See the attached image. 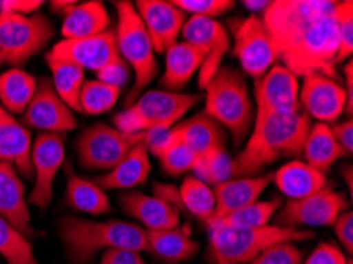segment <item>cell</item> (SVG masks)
Returning a JSON list of instances; mask_svg holds the SVG:
<instances>
[{"label": "cell", "instance_id": "cell-1", "mask_svg": "<svg viewBox=\"0 0 353 264\" xmlns=\"http://www.w3.org/2000/svg\"><path fill=\"white\" fill-rule=\"evenodd\" d=\"M311 117L303 110L293 112H256L254 130L236 159L234 177L259 176L274 161L299 157L306 143Z\"/></svg>", "mask_w": 353, "mask_h": 264}, {"label": "cell", "instance_id": "cell-2", "mask_svg": "<svg viewBox=\"0 0 353 264\" xmlns=\"http://www.w3.org/2000/svg\"><path fill=\"white\" fill-rule=\"evenodd\" d=\"M338 3L330 13L319 16L295 32L279 51L282 65L296 78L325 74L339 81L336 72L339 48Z\"/></svg>", "mask_w": 353, "mask_h": 264}, {"label": "cell", "instance_id": "cell-3", "mask_svg": "<svg viewBox=\"0 0 353 264\" xmlns=\"http://www.w3.org/2000/svg\"><path fill=\"white\" fill-rule=\"evenodd\" d=\"M59 233L67 255L74 264H85L100 250L148 252L146 230L132 222H94L63 217L59 225Z\"/></svg>", "mask_w": 353, "mask_h": 264}, {"label": "cell", "instance_id": "cell-4", "mask_svg": "<svg viewBox=\"0 0 353 264\" xmlns=\"http://www.w3.org/2000/svg\"><path fill=\"white\" fill-rule=\"evenodd\" d=\"M314 233L279 225L236 228L222 223L210 225L211 255L216 264H248L261 252L282 242L312 239Z\"/></svg>", "mask_w": 353, "mask_h": 264}, {"label": "cell", "instance_id": "cell-5", "mask_svg": "<svg viewBox=\"0 0 353 264\" xmlns=\"http://www.w3.org/2000/svg\"><path fill=\"white\" fill-rule=\"evenodd\" d=\"M205 90V112L230 132L234 144H239L254 123V105L243 74L238 70L221 67Z\"/></svg>", "mask_w": 353, "mask_h": 264}, {"label": "cell", "instance_id": "cell-6", "mask_svg": "<svg viewBox=\"0 0 353 264\" xmlns=\"http://www.w3.org/2000/svg\"><path fill=\"white\" fill-rule=\"evenodd\" d=\"M200 101V95L148 90L114 117V127L124 133H156L174 127Z\"/></svg>", "mask_w": 353, "mask_h": 264}, {"label": "cell", "instance_id": "cell-7", "mask_svg": "<svg viewBox=\"0 0 353 264\" xmlns=\"http://www.w3.org/2000/svg\"><path fill=\"white\" fill-rule=\"evenodd\" d=\"M114 5L117 12V29L114 32L117 51L122 61L135 73V83L127 95V103H132L157 74L156 51L135 5L127 0Z\"/></svg>", "mask_w": 353, "mask_h": 264}, {"label": "cell", "instance_id": "cell-8", "mask_svg": "<svg viewBox=\"0 0 353 264\" xmlns=\"http://www.w3.org/2000/svg\"><path fill=\"white\" fill-rule=\"evenodd\" d=\"M54 35V26L43 14L0 12V61L14 68L40 52Z\"/></svg>", "mask_w": 353, "mask_h": 264}, {"label": "cell", "instance_id": "cell-9", "mask_svg": "<svg viewBox=\"0 0 353 264\" xmlns=\"http://www.w3.org/2000/svg\"><path fill=\"white\" fill-rule=\"evenodd\" d=\"M146 138L148 133H124L106 123H95L79 134L74 149L83 168L108 172Z\"/></svg>", "mask_w": 353, "mask_h": 264}, {"label": "cell", "instance_id": "cell-10", "mask_svg": "<svg viewBox=\"0 0 353 264\" xmlns=\"http://www.w3.org/2000/svg\"><path fill=\"white\" fill-rule=\"evenodd\" d=\"M233 54L241 63V68L255 81L263 77L276 65L279 54L274 46L270 32L266 30L261 18L249 16L232 23Z\"/></svg>", "mask_w": 353, "mask_h": 264}, {"label": "cell", "instance_id": "cell-11", "mask_svg": "<svg viewBox=\"0 0 353 264\" xmlns=\"http://www.w3.org/2000/svg\"><path fill=\"white\" fill-rule=\"evenodd\" d=\"M338 2L328 0H276L263 12V24L270 32L277 54L288 39L301 27L325 13H330Z\"/></svg>", "mask_w": 353, "mask_h": 264}, {"label": "cell", "instance_id": "cell-12", "mask_svg": "<svg viewBox=\"0 0 353 264\" xmlns=\"http://www.w3.org/2000/svg\"><path fill=\"white\" fill-rule=\"evenodd\" d=\"M181 34L184 41L203 52V62L198 70V88L205 89L221 68L223 56L230 51L228 30L217 19L192 16L184 23Z\"/></svg>", "mask_w": 353, "mask_h": 264}, {"label": "cell", "instance_id": "cell-13", "mask_svg": "<svg viewBox=\"0 0 353 264\" xmlns=\"http://www.w3.org/2000/svg\"><path fill=\"white\" fill-rule=\"evenodd\" d=\"M349 206L344 195L326 185L320 192L301 199H288L277 215V225L285 228L295 226H331L341 212Z\"/></svg>", "mask_w": 353, "mask_h": 264}, {"label": "cell", "instance_id": "cell-14", "mask_svg": "<svg viewBox=\"0 0 353 264\" xmlns=\"http://www.w3.org/2000/svg\"><path fill=\"white\" fill-rule=\"evenodd\" d=\"M30 161L35 184L29 195V203L45 209L52 198V187H54L57 172L65 161L62 134L39 133V136L32 143Z\"/></svg>", "mask_w": 353, "mask_h": 264}, {"label": "cell", "instance_id": "cell-15", "mask_svg": "<svg viewBox=\"0 0 353 264\" xmlns=\"http://www.w3.org/2000/svg\"><path fill=\"white\" fill-rule=\"evenodd\" d=\"M23 122L41 133H65L77 127L73 111L59 99L51 81L43 78L24 111Z\"/></svg>", "mask_w": 353, "mask_h": 264}, {"label": "cell", "instance_id": "cell-16", "mask_svg": "<svg viewBox=\"0 0 353 264\" xmlns=\"http://www.w3.org/2000/svg\"><path fill=\"white\" fill-rule=\"evenodd\" d=\"M299 88V106L309 117L328 123L339 119L347 108V94L339 81L325 74H309Z\"/></svg>", "mask_w": 353, "mask_h": 264}, {"label": "cell", "instance_id": "cell-17", "mask_svg": "<svg viewBox=\"0 0 353 264\" xmlns=\"http://www.w3.org/2000/svg\"><path fill=\"white\" fill-rule=\"evenodd\" d=\"M299 78L282 63L272 65L255 81L256 112L299 111Z\"/></svg>", "mask_w": 353, "mask_h": 264}, {"label": "cell", "instance_id": "cell-18", "mask_svg": "<svg viewBox=\"0 0 353 264\" xmlns=\"http://www.w3.org/2000/svg\"><path fill=\"white\" fill-rule=\"evenodd\" d=\"M50 54L73 62L83 70L99 73L111 63L121 61L114 32L106 30L103 34L88 37L79 40H62L52 48Z\"/></svg>", "mask_w": 353, "mask_h": 264}, {"label": "cell", "instance_id": "cell-19", "mask_svg": "<svg viewBox=\"0 0 353 264\" xmlns=\"http://www.w3.org/2000/svg\"><path fill=\"white\" fill-rule=\"evenodd\" d=\"M133 5L152 41L154 51L165 54L174 43H178L185 23L184 12L165 0H138Z\"/></svg>", "mask_w": 353, "mask_h": 264}, {"label": "cell", "instance_id": "cell-20", "mask_svg": "<svg viewBox=\"0 0 353 264\" xmlns=\"http://www.w3.org/2000/svg\"><path fill=\"white\" fill-rule=\"evenodd\" d=\"M154 134L165 143L184 144L196 155V159L214 149L225 148V132L205 111L189 121L176 123L167 132H156Z\"/></svg>", "mask_w": 353, "mask_h": 264}, {"label": "cell", "instance_id": "cell-21", "mask_svg": "<svg viewBox=\"0 0 353 264\" xmlns=\"http://www.w3.org/2000/svg\"><path fill=\"white\" fill-rule=\"evenodd\" d=\"M271 182L272 174H259L250 177H233V179L212 187L216 209L206 225L217 222L225 215L259 201L260 195L268 188Z\"/></svg>", "mask_w": 353, "mask_h": 264}, {"label": "cell", "instance_id": "cell-22", "mask_svg": "<svg viewBox=\"0 0 353 264\" xmlns=\"http://www.w3.org/2000/svg\"><path fill=\"white\" fill-rule=\"evenodd\" d=\"M30 132L0 105V161L13 165L24 177H34Z\"/></svg>", "mask_w": 353, "mask_h": 264}, {"label": "cell", "instance_id": "cell-23", "mask_svg": "<svg viewBox=\"0 0 353 264\" xmlns=\"http://www.w3.org/2000/svg\"><path fill=\"white\" fill-rule=\"evenodd\" d=\"M0 217L21 233L30 234V212L26 188L13 165L0 161Z\"/></svg>", "mask_w": 353, "mask_h": 264}, {"label": "cell", "instance_id": "cell-24", "mask_svg": "<svg viewBox=\"0 0 353 264\" xmlns=\"http://www.w3.org/2000/svg\"><path fill=\"white\" fill-rule=\"evenodd\" d=\"M121 207L128 217L146 226V231L170 230L179 225V211L156 195L128 192L119 198Z\"/></svg>", "mask_w": 353, "mask_h": 264}, {"label": "cell", "instance_id": "cell-25", "mask_svg": "<svg viewBox=\"0 0 353 264\" xmlns=\"http://www.w3.org/2000/svg\"><path fill=\"white\" fill-rule=\"evenodd\" d=\"M148 139V138H146ZM146 139L138 143L113 170L105 172L94 182L101 190H116V188H133L141 185L151 174V160Z\"/></svg>", "mask_w": 353, "mask_h": 264}, {"label": "cell", "instance_id": "cell-26", "mask_svg": "<svg viewBox=\"0 0 353 264\" xmlns=\"http://www.w3.org/2000/svg\"><path fill=\"white\" fill-rule=\"evenodd\" d=\"M272 182L288 199H301L325 188L326 176L306 161L292 160L272 172Z\"/></svg>", "mask_w": 353, "mask_h": 264}, {"label": "cell", "instance_id": "cell-27", "mask_svg": "<svg viewBox=\"0 0 353 264\" xmlns=\"http://www.w3.org/2000/svg\"><path fill=\"white\" fill-rule=\"evenodd\" d=\"M110 14L105 5L99 0L77 3L70 13L63 16L62 35L63 40H79L94 37L108 30Z\"/></svg>", "mask_w": 353, "mask_h": 264}, {"label": "cell", "instance_id": "cell-28", "mask_svg": "<svg viewBox=\"0 0 353 264\" xmlns=\"http://www.w3.org/2000/svg\"><path fill=\"white\" fill-rule=\"evenodd\" d=\"M203 52L187 41L174 43L165 52V72L160 84L171 92L183 89L190 78L200 70Z\"/></svg>", "mask_w": 353, "mask_h": 264}, {"label": "cell", "instance_id": "cell-29", "mask_svg": "<svg viewBox=\"0 0 353 264\" xmlns=\"http://www.w3.org/2000/svg\"><path fill=\"white\" fill-rule=\"evenodd\" d=\"M306 163L312 168L326 172L341 157H345L344 149L336 141L330 125L317 122L311 125L303 148Z\"/></svg>", "mask_w": 353, "mask_h": 264}, {"label": "cell", "instance_id": "cell-30", "mask_svg": "<svg viewBox=\"0 0 353 264\" xmlns=\"http://www.w3.org/2000/svg\"><path fill=\"white\" fill-rule=\"evenodd\" d=\"M146 239L148 252L168 261L192 260L198 252V242L192 239L179 225L170 230L146 231Z\"/></svg>", "mask_w": 353, "mask_h": 264}, {"label": "cell", "instance_id": "cell-31", "mask_svg": "<svg viewBox=\"0 0 353 264\" xmlns=\"http://www.w3.org/2000/svg\"><path fill=\"white\" fill-rule=\"evenodd\" d=\"M65 196L68 206L79 212L100 215L111 209L110 199L105 190H101L94 181L79 177L70 166L67 168Z\"/></svg>", "mask_w": 353, "mask_h": 264}, {"label": "cell", "instance_id": "cell-32", "mask_svg": "<svg viewBox=\"0 0 353 264\" xmlns=\"http://www.w3.org/2000/svg\"><path fill=\"white\" fill-rule=\"evenodd\" d=\"M37 90V79L21 68H10L0 74V105L10 114L24 112Z\"/></svg>", "mask_w": 353, "mask_h": 264}, {"label": "cell", "instance_id": "cell-33", "mask_svg": "<svg viewBox=\"0 0 353 264\" xmlns=\"http://www.w3.org/2000/svg\"><path fill=\"white\" fill-rule=\"evenodd\" d=\"M46 62L52 73V88L70 110L79 111V92L84 84V70L65 59L46 54Z\"/></svg>", "mask_w": 353, "mask_h": 264}, {"label": "cell", "instance_id": "cell-34", "mask_svg": "<svg viewBox=\"0 0 353 264\" xmlns=\"http://www.w3.org/2000/svg\"><path fill=\"white\" fill-rule=\"evenodd\" d=\"M181 204L184 211H189L194 217L208 222L216 209L212 187L205 184L195 176H187L183 185L179 187Z\"/></svg>", "mask_w": 353, "mask_h": 264}, {"label": "cell", "instance_id": "cell-35", "mask_svg": "<svg viewBox=\"0 0 353 264\" xmlns=\"http://www.w3.org/2000/svg\"><path fill=\"white\" fill-rule=\"evenodd\" d=\"M0 255L7 264H39L30 241L12 223L0 217Z\"/></svg>", "mask_w": 353, "mask_h": 264}, {"label": "cell", "instance_id": "cell-36", "mask_svg": "<svg viewBox=\"0 0 353 264\" xmlns=\"http://www.w3.org/2000/svg\"><path fill=\"white\" fill-rule=\"evenodd\" d=\"M195 177L208 185L216 187L234 177L233 159L230 157L227 149H214L203 157L196 159L194 166Z\"/></svg>", "mask_w": 353, "mask_h": 264}, {"label": "cell", "instance_id": "cell-37", "mask_svg": "<svg viewBox=\"0 0 353 264\" xmlns=\"http://www.w3.org/2000/svg\"><path fill=\"white\" fill-rule=\"evenodd\" d=\"M119 94L121 88L106 84L103 81H84L81 92H79V111L92 116L110 111L116 105Z\"/></svg>", "mask_w": 353, "mask_h": 264}, {"label": "cell", "instance_id": "cell-38", "mask_svg": "<svg viewBox=\"0 0 353 264\" xmlns=\"http://www.w3.org/2000/svg\"><path fill=\"white\" fill-rule=\"evenodd\" d=\"M279 207V198L270 199V201H255L252 204H249V206L241 207L238 211L225 215V217H222L221 220H217V222L214 223L236 226V228H259V226L270 225V220L274 217V214Z\"/></svg>", "mask_w": 353, "mask_h": 264}, {"label": "cell", "instance_id": "cell-39", "mask_svg": "<svg viewBox=\"0 0 353 264\" xmlns=\"http://www.w3.org/2000/svg\"><path fill=\"white\" fill-rule=\"evenodd\" d=\"M338 24H339V48L336 63L350 59L353 52V3L350 0L338 3Z\"/></svg>", "mask_w": 353, "mask_h": 264}, {"label": "cell", "instance_id": "cell-40", "mask_svg": "<svg viewBox=\"0 0 353 264\" xmlns=\"http://www.w3.org/2000/svg\"><path fill=\"white\" fill-rule=\"evenodd\" d=\"M171 3L178 7L181 12L210 19L227 13L234 5L232 0H173Z\"/></svg>", "mask_w": 353, "mask_h": 264}, {"label": "cell", "instance_id": "cell-41", "mask_svg": "<svg viewBox=\"0 0 353 264\" xmlns=\"http://www.w3.org/2000/svg\"><path fill=\"white\" fill-rule=\"evenodd\" d=\"M303 253L295 242H282L261 252L248 264H303Z\"/></svg>", "mask_w": 353, "mask_h": 264}, {"label": "cell", "instance_id": "cell-42", "mask_svg": "<svg viewBox=\"0 0 353 264\" xmlns=\"http://www.w3.org/2000/svg\"><path fill=\"white\" fill-rule=\"evenodd\" d=\"M303 264H350V261L338 245L325 242V244L315 247Z\"/></svg>", "mask_w": 353, "mask_h": 264}, {"label": "cell", "instance_id": "cell-43", "mask_svg": "<svg viewBox=\"0 0 353 264\" xmlns=\"http://www.w3.org/2000/svg\"><path fill=\"white\" fill-rule=\"evenodd\" d=\"M334 233L349 255L353 252V212L344 211L338 215L333 223Z\"/></svg>", "mask_w": 353, "mask_h": 264}, {"label": "cell", "instance_id": "cell-44", "mask_svg": "<svg viewBox=\"0 0 353 264\" xmlns=\"http://www.w3.org/2000/svg\"><path fill=\"white\" fill-rule=\"evenodd\" d=\"M128 74H130V70H128L127 63L121 59V61L111 63V65L99 72L97 77H99V81H103L106 84L116 85V88H122L128 78Z\"/></svg>", "mask_w": 353, "mask_h": 264}, {"label": "cell", "instance_id": "cell-45", "mask_svg": "<svg viewBox=\"0 0 353 264\" xmlns=\"http://www.w3.org/2000/svg\"><path fill=\"white\" fill-rule=\"evenodd\" d=\"M99 264H146L140 252L133 250H105Z\"/></svg>", "mask_w": 353, "mask_h": 264}, {"label": "cell", "instance_id": "cell-46", "mask_svg": "<svg viewBox=\"0 0 353 264\" xmlns=\"http://www.w3.org/2000/svg\"><path fill=\"white\" fill-rule=\"evenodd\" d=\"M43 5L41 0H0V12L28 16Z\"/></svg>", "mask_w": 353, "mask_h": 264}, {"label": "cell", "instance_id": "cell-47", "mask_svg": "<svg viewBox=\"0 0 353 264\" xmlns=\"http://www.w3.org/2000/svg\"><path fill=\"white\" fill-rule=\"evenodd\" d=\"M331 133L338 144L344 149L347 155L353 154V122L352 119H347L341 123H336V125L330 127Z\"/></svg>", "mask_w": 353, "mask_h": 264}, {"label": "cell", "instance_id": "cell-48", "mask_svg": "<svg viewBox=\"0 0 353 264\" xmlns=\"http://www.w3.org/2000/svg\"><path fill=\"white\" fill-rule=\"evenodd\" d=\"M154 195L157 198L163 199L165 203H168L170 206H173L178 211H184L183 204H181V196H179V188L167 184H156L152 187Z\"/></svg>", "mask_w": 353, "mask_h": 264}, {"label": "cell", "instance_id": "cell-49", "mask_svg": "<svg viewBox=\"0 0 353 264\" xmlns=\"http://www.w3.org/2000/svg\"><path fill=\"white\" fill-rule=\"evenodd\" d=\"M344 77H345V94H347V114L352 116L353 110V62L349 61L344 67Z\"/></svg>", "mask_w": 353, "mask_h": 264}, {"label": "cell", "instance_id": "cell-50", "mask_svg": "<svg viewBox=\"0 0 353 264\" xmlns=\"http://www.w3.org/2000/svg\"><path fill=\"white\" fill-rule=\"evenodd\" d=\"M78 2H72V0H68V2H63V0H54V2H51V12H54L59 16H67L70 13V10L77 5Z\"/></svg>", "mask_w": 353, "mask_h": 264}, {"label": "cell", "instance_id": "cell-51", "mask_svg": "<svg viewBox=\"0 0 353 264\" xmlns=\"http://www.w3.org/2000/svg\"><path fill=\"white\" fill-rule=\"evenodd\" d=\"M271 2H268V0H263V2H252V0H245V2H243V5L245 8H249V10H261V12H265L266 8H268V5H270Z\"/></svg>", "mask_w": 353, "mask_h": 264}, {"label": "cell", "instance_id": "cell-52", "mask_svg": "<svg viewBox=\"0 0 353 264\" xmlns=\"http://www.w3.org/2000/svg\"><path fill=\"white\" fill-rule=\"evenodd\" d=\"M342 174H345L347 185H349V190L352 193V166H345V168H342Z\"/></svg>", "mask_w": 353, "mask_h": 264}, {"label": "cell", "instance_id": "cell-53", "mask_svg": "<svg viewBox=\"0 0 353 264\" xmlns=\"http://www.w3.org/2000/svg\"><path fill=\"white\" fill-rule=\"evenodd\" d=\"M0 65H2V61H0Z\"/></svg>", "mask_w": 353, "mask_h": 264}]
</instances>
